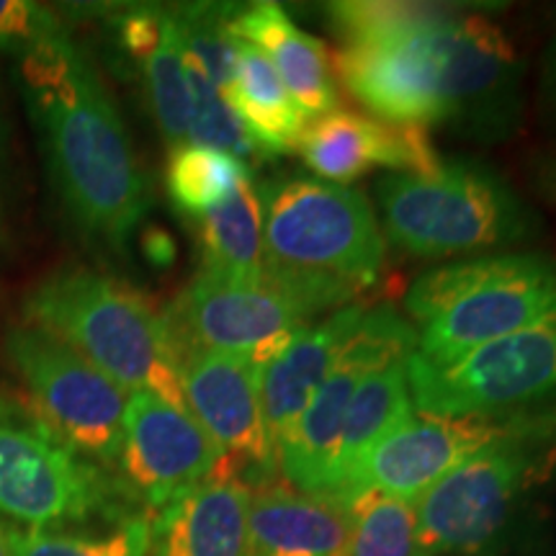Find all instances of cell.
<instances>
[{"label":"cell","instance_id":"cell-21","mask_svg":"<svg viewBox=\"0 0 556 556\" xmlns=\"http://www.w3.org/2000/svg\"><path fill=\"white\" fill-rule=\"evenodd\" d=\"M225 96L263 157L289 155L296 150L309 119L258 47L240 39L238 65Z\"/></svg>","mask_w":556,"mask_h":556},{"label":"cell","instance_id":"cell-15","mask_svg":"<svg viewBox=\"0 0 556 556\" xmlns=\"http://www.w3.org/2000/svg\"><path fill=\"white\" fill-rule=\"evenodd\" d=\"M294 152L317 173L315 178L336 186L353 184L374 168L428 173L441 163L428 129L389 124L348 109L312 119Z\"/></svg>","mask_w":556,"mask_h":556},{"label":"cell","instance_id":"cell-10","mask_svg":"<svg viewBox=\"0 0 556 556\" xmlns=\"http://www.w3.org/2000/svg\"><path fill=\"white\" fill-rule=\"evenodd\" d=\"M5 356L31 394V409L70 451L114 467L129 392L50 332L18 325Z\"/></svg>","mask_w":556,"mask_h":556},{"label":"cell","instance_id":"cell-35","mask_svg":"<svg viewBox=\"0 0 556 556\" xmlns=\"http://www.w3.org/2000/svg\"><path fill=\"white\" fill-rule=\"evenodd\" d=\"M420 556H430V554H420Z\"/></svg>","mask_w":556,"mask_h":556},{"label":"cell","instance_id":"cell-29","mask_svg":"<svg viewBox=\"0 0 556 556\" xmlns=\"http://www.w3.org/2000/svg\"><path fill=\"white\" fill-rule=\"evenodd\" d=\"M186 73H189V93H191V124L189 142L199 148L222 150L227 155L240 160L263 157L255 142L242 127L227 96L206 78V73L186 54Z\"/></svg>","mask_w":556,"mask_h":556},{"label":"cell","instance_id":"cell-22","mask_svg":"<svg viewBox=\"0 0 556 556\" xmlns=\"http://www.w3.org/2000/svg\"><path fill=\"white\" fill-rule=\"evenodd\" d=\"M199 274L227 281H258L266 274L263 253V214L258 186L253 180L199 219Z\"/></svg>","mask_w":556,"mask_h":556},{"label":"cell","instance_id":"cell-5","mask_svg":"<svg viewBox=\"0 0 556 556\" xmlns=\"http://www.w3.org/2000/svg\"><path fill=\"white\" fill-rule=\"evenodd\" d=\"M377 201L387 240L420 258L513 248L539 235L536 212L477 160L441 157L428 173H389Z\"/></svg>","mask_w":556,"mask_h":556},{"label":"cell","instance_id":"cell-16","mask_svg":"<svg viewBox=\"0 0 556 556\" xmlns=\"http://www.w3.org/2000/svg\"><path fill=\"white\" fill-rule=\"evenodd\" d=\"M122 52L137 62L160 131L170 148L189 142L191 93L186 50L170 5H127L114 18Z\"/></svg>","mask_w":556,"mask_h":556},{"label":"cell","instance_id":"cell-4","mask_svg":"<svg viewBox=\"0 0 556 556\" xmlns=\"http://www.w3.org/2000/svg\"><path fill=\"white\" fill-rule=\"evenodd\" d=\"M556 307V261L541 253H500L422 274L405 309L417 332L415 361L448 364L528 328Z\"/></svg>","mask_w":556,"mask_h":556},{"label":"cell","instance_id":"cell-3","mask_svg":"<svg viewBox=\"0 0 556 556\" xmlns=\"http://www.w3.org/2000/svg\"><path fill=\"white\" fill-rule=\"evenodd\" d=\"M24 315L127 392L144 389L189 409L163 315L119 278L83 266L58 268L26 294Z\"/></svg>","mask_w":556,"mask_h":556},{"label":"cell","instance_id":"cell-6","mask_svg":"<svg viewBox=\"0 0 556 556\" xmlns=\"http://www.w3.org/2000/svg\"><path fill=\"white\" fill-rule=\"evenodd\" d=\"M407 381L422 415L477 417L556 438V307L448 364L409 356Z\"/></svg>","mask_w":556,"mask_h":556},{"label":"cell","instance_id":"cell-19","mask_svg":"<svg viewBox=\"0 0 556 556\" xmlns=\"http://www.w3.org/2000/svg\"><path fill=\"white\" fill-rule=\"evenodd\" d=\"M248 556H348V516L338 500L291 484L250 490Z\"/></svg>","mask_w":556,"mask_h":556},{"label":"cell","instance_id":"cell-26","mask_svg":"<svg viewBox=\"0 0 556 556\" xmlns=\"http://www.w3.org/2000/svg\"><path fill=\"white\" fill-rule=\"evenodd\" d=\"M152 520L144 513L119 520L109 531H11L16 556H150Z\"/></svg>","mask_w":556,"mask_h":556},{"label":"cell","instance_id":"cell-1","mask_svg":"<svg viewBox=\"0 0 556 556\" xmlns=\"http://www.w3.org/2000/svg\"><path fill=\"white\" fill-rule=\"evenodd\" d=\"M16 80L70 219L88 240L124 253L152 193L99 70L60 31L21 54Z\"/></svg>","mask_w":556,"mask_h":556},{"label":"cell","instance_id":"cell-17","mask_svg":"<svg viewBox=\"0 0 556 556\" xmlns=\"http://www.w3.org/2000/svg\"><path fill=\"white\" fill-rule=\"evenodd\" d=\"M250 486L212 471L152 520L150 556H248Z\"/></svg>","mask_w":556,"mask_h":556},{"label":"cell","instance_id":"cell-12","mask_svg":"<svg viewBox=\"0 0 556 556\" xmlns=\"http://www.w3.org/2000/svg\"><path fill=\"white\" fill-rule=\"evenodd\" d=\"M184 400L193 420L222 451L217 475L238 477L250 490L276 482L278 451L261 402V366L217 351L176 356Z\"/></svg>","mask_w":556,"mask_h":556},{"label":"cell","instance_id":"cell-11","mask_svg":"<svg viewBox=\"0 0 556 556\" xmlns=\"http://www.w3.org/2000/svg\"><path fill=\"white\" fill-rule=\"evenodd\" d=\"M417 348L413 323L402 319L389 304L366 309L358 330L353 332L343 351L312 394L307 409L278 443V469L299 492L317 497H332L336 486V454L345 409L368 374L409 358Z\"/></svg>","mask_w":556,"mask_h":556},{"label":"cell","instance_id":"cell-33","mask_svg":"<svg viewBox=\"0 0 556 556\" xmlns=\"http://www.w3.org/2000/svg\"><path fill=\"white\" fill-rule=\"evenodd\" d=\"M0 556H16V552H13V544H11V531L3 526H0Z\"/></svg>","mask_w":556,"mask_h":556},{"label":"cell","instance_id":"cell-24","mask_svg":"<svg viewBox=\"0 0 556 556\" xmlns=\"http://www.w3.org/2000/svg\"><path fill=\"white\" fill-rule=\"evenodd\" d=\"M248 180H253V176L245 160L191 142L173 148L168 173H165L173 206L197 222L232 197Z\"/></svg>","mask_w":556,"mask_h":556},{"label":"cell","instance_id":"cell-18","mask_svg":"<svg viewBox=\"0 0 556 556\" xmlns=\"http://www.w3.org/2000/svg\"><path fill=\"white\" fill-rule=\"evenodd\" d=\"M364 315L366 307L361 304L336 309L323 323L299 330L281 356L261 368L263 415L276 451L336 366L340 351L358 330Z\"/></svg>","mask_w":556,"mask_h":556},{"label":"cell","instance_id":"cell-13","mask_svg":"<svg viewBox=\"0 0 556 556\" xmlns=\"http://www.w3.org/2000/svg\"><path fill=\"white\" fill-rule=\"evenodd\" d=\"M219 458V446L189 409L144 389L129 392L122 448L114 464L129 503L160 513L204 482Z\"/></svg>","mask_w":556,"mask_h":556},{"label":"cell","instance_id":"cell-28","mask_svg":"<svg viewBox=\"0 0 556 556\" xmlns=\"http://www.w3.org/2000/svg\"><path fill=\"white\" fill-rule=\"evenodd\" d=\"M446 5L433 3H394V0H345L330 3L328 16L332 31L343 39V47L377 45L397 39L428 21L438 18Z\"/></svg>","mask_w":556,"mask_h":556},{"label":"cell","instance_id":"cell-14","mask_svg":"<svg viewBox=\"0 0 556 556\" xmlns=\"http://www.w3.org/2000/svg\"><path fill=\"white\" fill-rule=\"evenodd\" d=\"M503 433L505 426L477 417L413 415L353 464L338 503L356 490H379L415 503L448 471Z\"/></svg>","mask_w":556,"mask_h":556},{"label":"cell","instance_id":"cell-2","mask_svg":"<svg viewBox=\"0 0 556 556\" xmlns=\"http://www.w3.org/2000/svg\"><path fill=\"white\" fill-rule=\"evenodd\" d=\"M266 268L348 307L379 281L387 242L361 191L312 176H278L258 186Z\"/></svg>","mask_w":556,"mask_h":556},{"label":"cell","instance_id":"cell-32","mask_svg":"<svg viewBox=\"0 0 556 556\" xmlns=\"http://www.w3.org/2000/svg\"><path fill=\"white\" fill-rule=\"evenodd\" d=\"M533 180L546 193V199H552L556 204V157H541L536 168H533Z\"/></svg>","mask_w":556,"mask_h":556},{"label":"cell","instance_id":"cell-27","mask_svg":"<svg viewBox=\"0 0 556 556\" xmlns=\"http://www.w3.org/2000/svg\"><path fill=\"white\" fill-rule=\"evenodd\" d=\"M176 16L184 50L206 78L225 93L238 65L240 39L232 34L238 5L229 3H184L170 5Z\"/></svg>","mask_w":556,"mask_h":556},{"label":"cell","instance_id":"cell-30","mask_svg":"<svg viewBox=\"0 0 556 556\" xmlns=\"http://www.w3.org/2000/svg\"><path fill=\"white\" fill-rule=\"evenodd\" d=\"M62 21L31 0H0V52L26 54L41 41L58 37Z\"/></svg>","mask_w":556,"mask_h":556},{"label":"cell","instance_id":"cell-7","mask_svg":"<svg viewBox=\"0 0 556 556\" xmlns=\"http://www.w3.org/2000/svg\"><path fill=\"white\" fill-rule=\"evenodd\" d=\"M556 464V438L505 426L441 482L415 500L417 546L422 554H479L510 523L520 500Z\"/></svg>","mask_w":556,"mask_h":556},{"label":"cell","instance_id":"cell-31","mask_svg":"<svg viewBox=\"0 0 556 556\" xmlns=\"http://www.w3.org/2000/svg\"><path fill=\"white\" fill-rule=\"evenodd\" d=\"M541 93L548 101V106L556 111V34L548 41L544 52V67H541Z\"/></svg>","mask_w":556,"mask_h":556},{"label":"cell","instance_id":"cell-34","mask_svg":"<svg viewBox=\"0 0 556 556\" xmlns=\"http://www.w3.org/2000/svg\"><path fill=\"white\" fill-rule=\"evenodd\" d=\"M5 157V127H3V116H0V163Z\"/></svg>","mask_w":556,"mask_h":556},{"label":"cell","instance_id":"cell-9","mask_svg":"<svg viewBox=\"0 0 556 556\" xmlns=\"http://www.w3.org/2000/svg\"><path fill=\"white\" fill-rule=\"evenodd\" d=\"M119 479L70 451L31 405L0 392V510L31 528L135 516Z\"/></svg>","mask_w":556,"mask_h":556},{"label":"cell","instance_id":"cell-8","mask_svg":"<svg viewBox=\"0 0 556 556\" xmlns=\"http://www.w3.org/2000/svg\"><path fill=\"white\" fill-rule=\"evenodd\" d=\"M328 309L336 307L323 294L268 268L258 281L197 274L165 312L163 323L173 358L184 351H217L263 368Z\"/></svg>","mask_w":556,"mask_h":556},{"label":"cell","instance_id":"cell-25","mask_svg":"<svg viewBox=\"0 0 556 556\" xmlns=\"http://www.w3.org/2000/svg\"><path fill=\"white\" fill-rule=\"evenodd\" d=\"M348 516V556H420L415 505L379 490L340 500Z\"/></svg>","mask_w":556,"mask_h":556},{"label":"cell","instance_id":"cell-23","mask_svg":"<svg viewBox=\"0 0 556 556\" xmlns=\"http://www.w3.org/2000/svg\"><path fill=\"white\" fill-rule=\"evenodd\" d=\"M409 358L392 361V364L377 368L361 381L353 394L351 405L345 409L343 430H340L338 454H336V486L332 497L338 500L345 490L348 475L353 464L366 454L379 438L394 430L415 415L413 394L407 381Z\"/></svg>","mask_w":556,"mask_h":556},{"label":"cell","instance_id":"cell-20","mask_svg":"<svg viewBox=\"0 0 556 556\" xmlns=\"http://www.w3.org/2000/svg\"><path fill=\"white\" fill-rule=\"evenodd\" d=\"M232 34L266 54L283 88L307 119H319L340 109L328 50L323 41L299 29L283 5L270 0L238 5Z\"/></svg>","mask_w":556,"mask_h":556}]
</instances>
